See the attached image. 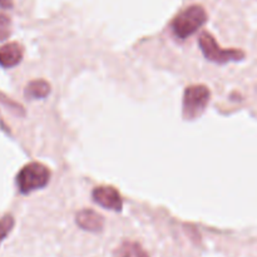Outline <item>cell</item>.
Segmentation results:
<instances>
[{
	"label": "cell",
	"mask_w": 257,
	"mask_h": 257,
	"mask_svg": "<svg viewBox=\"0 0 257 257\" xmlns=\"http://www.w3.org/2000/svg\"><path fill=\"white\" fill-rule=\"evenodd\" d=\"M0 104L4 105L5 108H8V109L12 110L14 114H18V115H25V109L23 108V105H20L19 103L14 102L13 99H10L8 95H5L4 93L0 92Z\"/></svg>",
	"instance_id": "cell-11"
},
{
	"label": "cell",
	"mask_w": 257,
	"mask_h": 257,
	"mask_svg": "<svg viewBox=\"0 0 257 257\" xmlns=\"http://www.w3.org/2000/svg\"><path fill=\"white\" fill-rule=\"evenodd\" d=\"M93 201L100 207H104L107 210L120 212L123 208V200L119 191L113 186H99L95 187L92 192Z\"/></svg>",
	"instance_id": "cell-5"
},
{
	"label": "cell",
	"mask_w": 257,
	"mask_h": 257,
	"mask_svg": "<svg viewBox=\"0 0 257 257\" xmlns=\"http://www.w3.org/2000/svg\"><path fill=\"white\" fill-rule=\"evenodd\" d=\"M50 177L52 172L45 165L39 162L28 163L17 175L18 190L22 195H29L44 188L49 183Z\"/></svg>",
	"instance_id": "cell-2"
},
{
	"label": "cell",
	"mask_w": 257,
	"mask_h": 257,
	"mask_svg": "<svg viewBox=\"0 0 257 257\" xmlns=\"http://www.w3.org/2000/svg\"><path fill=\"white\" fill-rule=\"evenodd\" d=\"M75 223L88 232H100L104 228V218L95 211L84 208L75 215Z\"/></svg>",
	"instance_id": "cell-6"
},
{
	"label": "cell",
	"mask_w": 257,
	"mask_h": 257,
	"mask_svg": "<svg viewBox=\"0 0 257 257\" xmlns=\"http://www.w3.org/2000/svg\"><path fill=\"white\" fill-rule=\"evenodd\" d=\"M23 57H24V48L19 43L12 42L0 47V67H15L22 62Z\"/></svg>",
	"instance_id": "cell-7"
},
{
	"label": "cell",
	"mask_w": 257,
	"mask_h": 257,
	"mask_svg": "<svg viewBox=\"0 0 257 257\" xmlns=\"http://www.w3.org/2000/svg\"><path fill=\"white\" fill-rule=\"evenodd\" d=\"M12 35V20L8 15L0 13V42L7 40Z\"/></svg>",
	"instance_id": "cell-12"
},
{
	"label": "cell",
	"mask_w": 257,
	"mask_h": 257,
	"mask_svg": "<svg viewBox=\"0 0 257 257\" xmlns=\"http://www.w3.org/2000/svg\"><path fill=\"white\" fill-rule=\"evenodd\" d=\"M211 98V90L207 85L195 84L185 89L182 102L183 118L188 120L196 119L205 112Z\"/></svg>",
	"instance_id": "cell-4"
},
{
	"label": "cell",
	"mask_w": 257,
	"mask_h": 257,
	"mask_svg": "<svg viewBox=\"0 0 257 257\" xmlns=\"http://www.w3.org/2000/svg\"><path fill=\"white\" fill-rule=\"evenodd\" d=\"M207 22V13L201 5H191L176 15L171 23V29L177 39L186 40L195 34Z\"/></svg>",
	"instance_id": "cell-1"
},
{
	"label": "cell",
	"mask_w": 257,
	"mask_h": 257,
	"mask_svg": "<svg viewBox=\"0 0 257 257\" xmlns=\"http://www.w3.org/2000/svg\"><path fill=\"white\" fill-rule=\"evenodd\" d=\"M0 7L4 8V9H12L13 2L12 0H0Z\"/></svg>",
	"instance_id": "cell-13"
},
{
	"label": "cell",
	"mask_w": 257,
	"mask_h": 257,
	"mask_svg": "<svg viewBox=\"0 0 257 257\" xmlns=\"http://www.w3.org/2000/svg\"><path fill=\"white\" fill-rule=\"evenodd\" d=\"M15 221L12 215H5L4 217L0 218V243L9 236L12 230L14 228Z\"/></svg>",
	"instance_id": "cell-10"
},
{
	"label": "cell",
	"mask_w": 257,
	"mask_h": 257,
	"mask_svg": "<svg viewBox=\"0 0 257 257\" xmlns=\"http://www.w3.org/2000/svg\"><path fill=\"white\" fill-rule=\"evenodd\" d=\"M114 257H150L142 245L135 241H124L114 251Z\"/></svg>",
	"instance_id": "cell-9"
},
{
	"label": "cell",
	"mask_w": 257,
	"mask_h": 257,
	"mask_svg": "<svg viewBox=\"0 0 257 257\" xmlns=\"http://www.w3.org/2000/svg\"><path fill=\"white\" fill-rule=\"evenodd\" d=\"M50 84L44 79L32 80L28 83V85L24 89V95L27 99H44L50 94Z\"/></svg>",
	"instance_id": "cell-8"
},
{
	"label": "cell",
	"mask_w": 257,
	"mask_h": 257,
	"mask_svg": "<svg viewBox=\"0 0 257 257\" xmlns=\"http://www.w3.org/2000/svg\"><path fill=\"white\" fill-rule=\"evenodd\" d=\"M198 43H200V48L206 59L216 63V64L241 62V60L245 59V52L240 49H223L218 45L213 35L208 32L201 33Z\"/></svg>",
	"instance_id": "cell-3"
}]
</instances>
